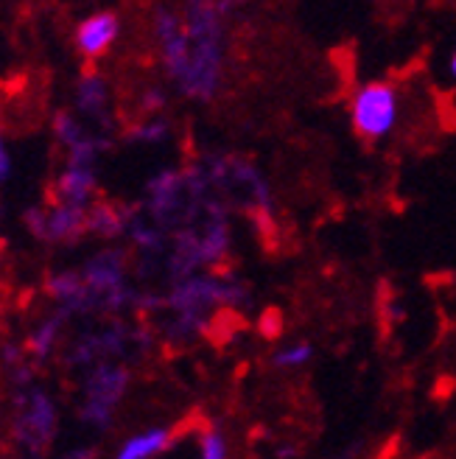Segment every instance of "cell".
<instances>
[{
    "label": "cell",
    "mask_w": 456,
    "mask_h": 459,
    "mask_svg": "<svg viewBox=\"0 0 456 459\" xmlns=\"http://www.w3.org/2000/svg\"><path fill=\"white\" fill-rule=\"evenodd\" d=\"M90 194H93V171L84 166H73L71 171H65L62 196L67 199V204H79V208H84Z\"/></svg>",
    "instance_id": "5b68a950"
},
{
    "label": "cell",
    "mask_w": 456,
    "mask_h": 459,
    "mask_svg": "<svg viewBox=\"0 0 456 459\" xmlns=\"http://www.w3.org/2000/svg\"><path fill=\"white\" fill-rule=\"evenodd\" d=\"M12 171H14V160H12V152L6 146L4 129H0V186H4V182H9Z\"/></svg>",
    "instance_id": "30bf717a"
},
{
    "label": "cell",
    "mask_w": 456,
    "mask_h": 459,
    "mask_svg": "<svg viewBox=\"0 0 456 459\" xmlns=\"http://www.w3.org/2000/svg\"><path fill=\"white\" fill-rule=\"evenodd\" d=\"M154 37H157L159 56H163L168 76L174 79L176 87H182V82L188 76V65H191V45H188L185 22L171 9L159 6L154 12Z\"/></svg>",
    "instance_id": "7a4b0ae2"
},
{
    "label": "cell",
    "mask_w": 456,
    "mask_h": 459,
    "mask_svg": "<svg viewBox=\"0 0 456 459\" xmlns=\"http://www.w3.org/2000/svg\"><path fill=\"white\" fill-rule=\"evenodd\" d=\"M59 328H62V316L48 319L45 325H39L37 333L31 336V351H34L37 356H48V353L54 351L56 339H59Z\"/></svg>",
    "instance_id": "9c48e42d"
},
{
    "label": "cell",
    "mask_w": 456,
    "mask_h": 459,
    "mask_svg": "<svg viewBox=\"0 0 456 459\" xmlns=\"http://www.w3.org/2000/svg\"><path fill=\"white\" fill-rule=\"evenodd\" d=\"M166 132H168V124L166 121H151L149 126L138 129V137H141V141H163Z\"/></svg>",
    "instance_id": "8fae6325"
},
{
    "label": "cell",
    "mask_w": 456,
    "mask_h": 459,
    "mask_svg": "<svg viewBox=\"0 0 456 459\" xmlns=\"http://www.w3.org/2000/svg\"><path fill=\"white\" fill-rule=\"evenodd\" d=\"M202 4H211L216 12H221L224 17H230L236 9H241L246 4V0H202Z\"/></svg>",
    "instance_id": "7c38bea8"
},
{
    "label": "cell",
    "mask_w": 456,
    "mask_h": 459,
    "mask_svg": "<svg viewBox=\"0 0 456 459\" xmlns=\"http://www.w3.org/2000/svg\"><path fill=\"white\" fill-rule=\"evenodd\" d=\"M121 37V20L116 12H96L79 22L76 29V51L84 59H99L104 56L116 39Z\"/></svg>",
    "instance_id": "3957f363"
},
{
    "label": "cell",
    "mask_w": 456,
    "mask_h": 459,
    "mask_svg": "<svg viewBox=\"0 0 456 459\" xmlns=\"http://www.w3.org/2000/svg\"><path fill=\"white\" fill-rule=\"evenodd\" d=\"M398 118H400V96L392 84L370 82L356 90L350 104V121L364 141L370 143L383 141L398 126Z\"/></svg>",
    "instance_id": "6da1fadb"
},
{
    "label": "cell",
    "mask_w": 456,
    "mask_h": 459,
    "mask_svg": "<svg viewBox=\"0 0 456 459\" xmlns=\"http://www.w3.org/2000/svg\"><path fill=\"white\" fill-rule=\"evenodd\" d=\"M76 101H79V107L84 112H99L104 107V101H107V87H104V82L99 76H93V74L84 76L82 84H79Z\"/></svg>",
    "instance_id": "52a82bcc"
},
{
    "label": "cell",
    "mask_w": 456,
    "mask_h": 459,
    "mask_svg": "<svg viewBox=\"0 0 456 459\" xmlns=\"http://www.w3.org/2000/svg\"><path fill=\"white\" fill-rule=\"evenodd\" d=\"M448 74L456 79V51H453V56H451V62H448Z\"/></svg>",
    "instance_id": "5bb4252c"
},
{
    "label": "cell",
    "mask_w": 456,
    "mask_h": 459,
    "mask_svg": "<svg viewBox=\"0 0 456 459\" xmlns=\"http://www.w3.org/2000/svg\"><path fill=\"white\" fill-rule=\"evenodd\" d=\"M171 429L168 426H151L138 434L126 437L118 448V459H151L171 448Z\"/></svg>",
    "instance_id": "277c9868"
},
{
    "label": "cell",
    "mask_w": 456,
    "mask_h": 459,
    "mask_svg": "<svg viewBox=\"0 0 456 459\" xmlns=\"http://www.w3.org/2000/svg\"><path fill=\"white\" fill-rule=\"evenodd\" d=\"M166 104V96L159 93V90H149V96H146V109H159Z\"/></svg>",
    "instance_id": "4fadbf2b"
},
{
    "label": "cell",
    "mask_w": 456,
    "mask_h": 459,
    "mask_svg": "<svg viewBox=\"0 0 456 459\" xmlns=\"http://www.w3.org/2000/svg\"><path fill=\"white\" fill-rule=\"evenodd\" d=\"M314 356H316V348L308 339H303V342L283 344V348L271 356V364L280 367V370H300V367L314 361Z\"/></svg>",
    "instance_id": "8992f818"
},
{
    "label": "cell",
    "mask_w": 456,
    "mask_h": 459,
    "mask_svg": "<svg viewBox=\"0 0 456 459\" xmlns=\"http://www.w3.org/2000/svg\"><path fill=\"white\" fill-rule=\"evenodd\" d=\"M227 437H224V431L211 426V429H204L202 431V437H199V456L202 459H224L227 456Z\"/></svg>",
    "instance_id": "ba28073f"
}]
</instances>
